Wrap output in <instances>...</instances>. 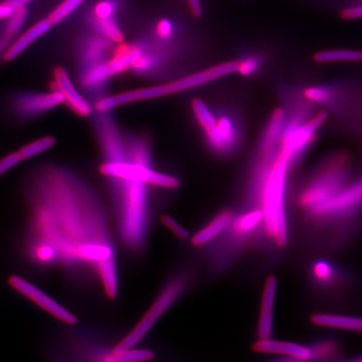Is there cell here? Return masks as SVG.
I'll return each instance as SVG.
<instances>
[{
  "label": "cell",
  "mask_w": 362,
  "mask_h": 362,
  "mask_svg": "<svg viewBox=\"0 0 362 362\" xmlns=\"http://www.w3.org/2000/svg\"><path fill=\"white\" fill-rule=\"evenodd\" d=\"M30 192L28 255L35 264L93 267L116 262L103 212L80 180L65 170L45 171Z\"/></svg>",
  "instance_id": "6da1fadb"
},
{
  "label": "cell",
  "mask_w": 362,
  "mask_h": 362,
  "mask_svg": "<svg viewBox=\"0 0 362 362\" xmlns=\"http://www.w3.org/2000/svg\"><path fill=\"white\" fill-rule=\"evenodd\" d=\"M238 62L221 63L214 67L196 72V74L183 76L170 83L127 90V92L103 97L95 104V110L98 112H111L115 108L127 104L151 100L183 93L193 88L201 87L216 80L237 74Z\"/></svg>",
  "instance_id": "7a4b0ae2"
},
{
  "label": "cell",
  "mask_w": 362,
  "mask_h": 362,
  "mask_svg": "<svg viewBox=\"0 0 362 362\" xmlns=\"http://www.w3.org/2000/svg\"><path fill=\"white\" fill-rule=\"evenodd\" d=\"M291 162L281 148L262 185L259 204L264 212V225L269 236L279 246L288 242V223L285 211L287 180Z\"/></svg>",
  "instance_id": "3957f363"
},
{
  "label": "cell",
  "mask_w": 362,
  "mask_h": 362,
  "mask_svg": "<svg viewBox=\"0 0 362 362\" xmlns=\"http://www.w3.org/2000/svg\"><path fill=\"white\" fill-rule=\"evenodd\" d=\"M119 200V226L126 245L137 250L144 242L148 226L147 184L129 180H111Z\"/></svg>",
  "instance_id": "277c9868"
},
{
  "label": "cell",
  "mask_w": 362,
  "mask_h": 362,
  "mask_svg": "<svg viewBox=\"0 0 362 362\" xmlns=\"http://www.w3.org/2000/svg\"><path fill=\"white\" fill-rule=\"evenodd\" d=\"M347 161L339 156L329 160L303 189L300 204L303 208L313 214L319 207L337 196L346 185Z\"/></svg>",
  "instance_id": "5b68a950"
},
{
  "label": "cell",
  "mask_w": 362,
  "mask_h": 362,
  "mask_svg": "<svg viewBox=\"0 0 362 362\" xmlns=\"http://www.w3.org/2000/svg\"><path fill=\"white\" fill-rule=\"evenodd\" d=\"M187 283V279L183 275L172 279L163 288L160 296L149 307V310L144 314L142 319L139 321V323L135 325L132 330H130L125 337L117 344L112 351L119 352L129 349V348H133L140 341H142L146 334L151 332L157 321L161 318V316L178 300L180 294L185 291Z\"/></svg>",
  "instance_id": "8992f818"
},
{
  "label": "cell",
  "mask_w": 362,
  "mask_h": 362,
  "mask_svg": "<svg viewBox=\"0 0 362 362\" xmlns=\"http://www.w3.org/2000/svg\"><path fill=\"white\" fill-rule=\"evenodd\" d=\"M101 172L110 180L140 181L152 187L165 189H175L180 185V180L174 176L161 173L153 170L152 166L131 161L105 162L101 166Z\"/></svg>",
  "instance_id": "52a82bcc"
},
{
  "label": "cell",
  "mask_w": 362,
  "mask_h": 362,
  "mask_svg": "<svg viewBox=\"0 0 362 362\" xmlns=\"http://www.w3.org/2000/svg\"><path fill=\"white\" fill-rule=\"evenodd\" d=\"M8 284L13 291L62 322L68 325H75L78 323V319L71 312L28 280L20 276L13 275L8 279Z\"/></svg>",
  "instance_id": "ba28073f"
},
{
  "label": "cell",
  "mask_w": 362,
  "mask_h": 362,
  "mask_svg": "<svg viewBox=\"0 0 362 362\" xmlns=\"http://www.w3.org/2000/svg\"><path fill=\"white\" fill-rule=\"evenodd\" d=\"M64 103L57 90L49 92H26L17 95L12 100V110L21 119H33L45 115Z\"/></svg>",
  "instance_id": "9c48e42d"
},
{
  "label": "cell",
  "mask_w": 362,
  "mask_h": 362,
  "mask_svg": "<svg viewBox=\"0 0 362 362\" xmlns=\"http://www.w3.org/2000/svg\"><path fill=\"white\" fill-rule=\"evenodd\" d=\"M212 151L228 156L236 151L241 141V131L236 120L229 115H216L215 124L204 132Z\"/></svg>",
  "instance_id": "30bf717a"
},
{
  "label": "cell",
  "mask_w": 362,
  "mask_h": 362,
  "mask_svg": "<svg viewBox=\"0 0 362 362\" xmlns=\"http://www.w3.org/2000/svg\"><path fill=\"white\" fill-rule=\"evenodd\" d=\"M362 204V178L355 183L346 185L332 200L325 203L312 214L320 218L341 216L349 214Z\"/></svg>",
  "instance_id": "8fae6325"
},
{
  "label": "cell",
  "mask_w": 362,
  "mask_h": 362,
  "mask_svg": "<svg viewBox=\"0 0 362 362\" xmlns=\"http://www.w3.org/2000/svg\"><path fill=\"white\" fill-rule=\"evenodd\" d=\"M98 133L106 162L129 161L127 140L123 139L115 123L107 117V112H99Z\"/></svg>",
  "instance_id": "7c38bea8"
},
{
  "label": "cell",
  "mask_w": 362,
  "mask_h": 362,
  "mask_svg": "<svg viewBox=\"0 0 362 362\" xmlns=\"http://www.w3.org/2000/svg\"><path fill=\"white\" fill-rule=\"evenodd\" d=\"M53 86V89L62 93L64 103L76 115L81 117H88L92 115L93 106L76 88L64 68L57 67L54 70Z\"/></svg>",
  "instance_id": "4fadbf2b"
},
{
  "label": "cell",
  "mask_w": 362,
  "mask_h": 362,
  "mask_svg": "<svg viewBox=\"0 0 362 362\" xmlns=\"http://www.w3.org/2000/svg\"><path fill=\"white\" fill-rule=\"evenodd\" d=\"M52 23L48 19L40 21L23 33L8 45L4 52V60L11 62L21 57L31 45L35 44L52 28Z\"/></svg>",
  "instance_id": "5bb4252c"
},
{
  "label": "cell",
  "mask_w": 362,
  "mask_h": 362,
  "mask_svg": "<svg viewBox=\"0 0 362 362\" xmlns=\"http://www.w3.org/2000/svg\"><path fill=\"white\" fill-rule=\"evenodd\" d=\"M276 293H277V280L272 276L266 282L261 307V314L257 327V334L260 339L272 337L274 332V309Z\"/></svg>",
  "instance_id": "9a60e30c"
},
{
  "label": "cell",
  "mask_w": 362,
  "mask_h": 362,
  "mask_svg": "<svg viewBox=\"0 0 362 362\" xmlns=\"http://www.w3.org/2000/svg\"><path fill=\"white\" fill-rule=\"evenodd\" d=\"M255 350L266 354H275L287 357L291 361L311 360L310 347L298 344L273 341V339H260L255 345Z\"/></svg>",
  "instance_id": "2e32d148"
},
{
  "label": "cell",
  "mask_w": 362,
  "mask_h": 362,
  "mask_svg": "<svg viewBox=\"0 0 362 362\" xmlns=\"http://www.w3.org/2000/svg\"><path fill=\"white\" fill-rule=\"evenodd\" d=\"M142 45H122L106 62V66L111 76L120 74L133 68L142 56Z\"/></svg>",
  "instance_id": "e0dca14e"
},
{
  "label": "cell",
  "mask_w": 362,
  "mask_h": 362,
  "mask_svg": "<svg viewBox=\"0 0 362 362\" xmlns=\"http://www.w3.org/2000/svg\"><path fill=\"white\" fill-rule=\"evenodd\" d=\"M233 219L232 211H223L216 215L209 223H207L203 228L194 235L192 239V245L194 247L205 246L221 233L228 229Z\"/></svg>",
  "instance_id": "ac0fdd59"
},
{
  "label": "cell",
  "mask_w": 362,
  "mask_h": 362,
  "mask_svg": "<svg viewBox=\"0 0 362 362\" xmlns=\"http://www.w3.org/2000/svg\"><path fill=\"white\" fill-rule=\"evenodd\" d=\"M261 224H264V212L260 208H256L240 216L236 221L233 217L232 223L229 225L232 228L230 235H233L234 239L245 238L255 232Z\"/></svg>",
  "instance_id": "d6986e66"
},
{
  "label": "cell",
  "mask_w": 362,
  "mask_h": 362,
  "mask_svg": "<svg viewBox=\"0 0 362 362\" xmlns=\"http://www.w3.org/2000/svg\"><path fill=\"white\" fill-rule=\"evenodd\" d=\"M312 321L320 327L362 332V317L319 314L314 315Z\"/></svg>",
  "instance_id": "ffe728a7"
},
{
  "label": "cell",
  "mask_w": 362,
  "mask_h": 362,
  "mask_svg": "<svg viewBox=\"0 0 362 362\" xmlns=\"http://www.w3.org/2000/svg\"><path fill=\"white\" fill-rule=\"evenodd\" d=\"M28 15L27 8L22 7L16 8L12 16L6 20V25L4 26L1 37H0V42L6 49L24 31L23 30L26 25Z\"/></svg>",
  "instance_id": "44dd1931"
},
{
  "label": "cell",
  "mask_w": 362,
  "mask_h": 362,
  "mask_svg": "<svg viewBox=\"0 0 362 362\" xmlns=\"http://www.w3.org/2000/svg\"><path fill=\"white\" fill-rule=\"evenodd\" d=\"M315 61L321 64L360 62V51L351 49H325L315 54Z\"/></svg>",
  "instance_id": "7402d4cb"
},
{
  "label": "cell",
  "mask_w": 362,
  "mask_h": 362,
  "mask_svg": "<svg viewBox=\"0 0 362 362\" xmlns=\"http://www.w3.org/2000/svg\"><path fill=\"white\" fill-rule=\"evenodd\" d=\"M304 95L308 102L316 105H332L337 99L336 88L329 86L320 85L308 88L305 90Z\"/></svg>",
  "instance_id": "603a6c76"
},
{
  "label": "cell",
  "mask_w": 362,
  "mask_h": 362,
  "mask_svg": "<svg viewBox=\"0 0 362 362\" xmlns=\"http://www.w3.org/2000/svg\"><path fill=\"white\" fill-rule=\"evenodd\" d=\"M153 358V353L148 350L133 349L129 348L119 352L107 353L103 361L108 362H136L146 361Z\"/></svg>",
  "instance_id": "cb8c5ba5"
},
{
  "label": "cell",
  "mask_w": 362,
  "mask_h": 362,
  "mask_svg": "<svg viewBox=\"0 0 362 362\" xmlns=\"http://www.w3.org/2000/svg\"><path fill=\"white\" fill-rule=\"evenodd\" d=\"M55 139L51 136H45L26 144L20 149L19 153L23 160H28L49 151L55 146Z\"/></svg>",
  "instance_id": "d4e9b609"
},
{
  "label": "cell",
  "mask_w": 362,
  "mask_h": 362,
  "mask_svg": "<svg viewBox=\"0 0 362 362\" xmlns=\"http://www.w3.org/2000/svg\"><path fill=\"white\" fill-rule=\"evenodd\" d=\"M192 110L194 117H196L199 125L201 126L203 132L209 130L215 124L216 115L205 102L197 99L193 102Z\"/></svg>",
  "instance_id": "484cf974"
},
{
  "label": "cell",
  "mask_w": 362,
  "mask_h": 362,
  "mask_svg": "<svg viewBox=\"0 0 362 362\" xmlns=\"http://www.w3.org/2000/svg\"><path fill=\"white\" fill-rule=\"evenodd\" d=\"M84 1L85 0H65L52 12L48 19L52 23L53 25H57L78 10Z\"/></svg>",
  "instance_id": "4316f807"
},
{
  "label": "cell",
  "mask_w": 362,
  "mask_h": 362,
  "mask_svg": "<svg viewBox=\"0 0 362 362\" xmlns=\"http://www.w3.org/2000/svg\"><path fill=\"white\" fill-rule=\"evenodd\" d=\"M238 62L237 74L243 76H252L259 72L262 66V58L259 56L250 54Z\"/></svg>",
  "instance_id": "83f0119b"
},
{
  "label": "cell",
  "mask_w": 362,
  "mask_h": 362,
  "mask_svg": "<svg viewBox=\"0 0 362 362\" xmlns=\"http://www.w3.org/2000/svg\"><path fill=\"white\" fill-rule=\"evenodd\" d=\"M313 274L317 282L328 284L336 278L337 272L329 262L320 261L314 265Z\"/></svg>",
  "instance_id": "f1b7e54d"
},
{
  "label": "cell",
  "mask_w": 362,
  "mask_h": 362,
  "mask_svg": "<svg viewBox=\"0 0 362 362\" xmlns=\"http://www.w3.org/2000/svg\"><path fill=\"white\" fill-rule=\"evenodd\" d=\"M311 352V359L329 358V356H334L336 352V347L333 343L320 342L317 343L313 347H310Z\"/></svg>",
  "instance_id": "f546056e"
},
{
  "label": "cell",
  "mask_w": 362,
  "mask_h": 362,
  "mask_svg": "<svg viewBox=\"0 0 362 362\" xmlns=\"http://www.w3.org/2000/svg\"><path fill=\"white\" fill-rule=\"evenodd\" d=\"M23 161L19 151L8 153V155L0 158V177L8 173Z\"/></svg>",
  "instance_id": "4dcf8cb0"
},
{
  "label": "cell",
  "mask_w": 362,
  "mask_h": 362,
  "mask_svg": "<svg viewBox=\"0 0 362 362\" xmlns=\"http://www.w3.org/2000/svg\"><path fill=\"white\" fill-rule=\"evenodd\" d=\"M162 223L168 228L172 233H174L176 237L181 240L187 239L189 233L185 230L182 226H180L173 217L170 216H164L162 217Z\"/></svg>",
  "instance_id": "1f68e13d"
},
{
  "label": "cell",
  "mask_w": 362,
  "mask_h": 362,
  "mask_svg": "<svg viewBox=\"0 0 362 362\" xmlns=\"http://www.w3.org/2000/svg\"><path fill=\"white\" fill-rule=\"evenodd\" d=\"M173 33V25L168 21L164 20L158 23L157 27V34L163 42H168Z\"/></svg>",
  "instance_id": "d6a6232c"
},
{
  "label": "cell",
  "mask_w": 362,
  "mask_h": 362,
  "mask_svg": "<svg viewBox=\"0 0 362 362\" xmlns=\"http://www.w3.org/2000/svg\"><path fill=\"white\" fill-rule=\"evenodd\" d=\"M113 8L110 3H102L97 8L98 20H111Z\"/></svg>",
  "instance_id": "836d02e7"
},
{
  "label": "cell",
  "mask_w": 362,
  "mask_h": 362,
  "mask_svg": "<svg viewBox=\"0 0 362 362\" xmlns=\"http://www.w3.org/2000/svg\"><path fill=\"white\" fill-rule=\"evenodd\" d=\"M15 8L8 6L6 3L0 4V21H6L15 12Z\"/></svg>",
  "instance_id": "e575fe53"
},
{
  "label": "cell",
  "mask_w": 362,
  "mask_h": 362,
  "mask_svg": "<svg viewBox=\"0 0 362 362\" xmlns=\"http://www.w3.org/2000/svg\"><path fill=\"white\" fill-rule=\"evenodd\" d=\"M33 1L34 0H6L4 3H6L8 6L16 10V8L26 7Z\"/></svg>",
  "instance_id": "d590c367"
},
{
  "label": "cell",
  "mask_w": 362,
  "mask_h": 362,
  "mask_svg": "<svg viewBox=\"0 0 362 362\" xmlns=\"http://www.w3.org/2000/svg\"><path fill=\"white\" fill-rule=\"evenodd\" d=\"M187 1L189 4V7L192 8L194 15L196 16H202V10L200 0H187Z\"/></svg>",
  "instance_id": "8d00e7d4"
},
{
  "label": "cell",
  "mask_w": 362,
  "mask_h": 362,
  "mask_svg": "<svg viewBox=\"0 0 362 362\" xmlns=\"http://www.w3.org/2000/svg\"><path fill=\"white\" fill-rule=\"evenodd\" d=\"M4 49H6V47H4L2 42H0V54H1L2 52L4 54Z\"/></svg>",
  "instance_id": "74e56055"
},
{
  "label": "cell",
  "mask_w": 362,
  "mask_h": 362,
  "mask_svg": "<svg viewBox=\"0 0 362 362\" xmlns=\"http://www.w3.org/2000/svg\"><path fill=\"white\" fill-rule=\"evenodd\" d=\"M360 62H362V51H360Z\"/></svg>",
  "instance_id": "f35d334b"
},
{
  "label": "cell",
  "mask_w": 362,
  "mask_h": 362,
  "mask_svg": "<svg viewBox=\"0 0 362 362\" xmlns=\"http://www.w3.org/2000/svg\"><path fill=\"white\" fill-rule=\"evenodd\" d=\"M357 361H362V356L360 357V358L356 359Z\"/></svg>",
  "instance_id": "ab89813d"
}]
</instances>
